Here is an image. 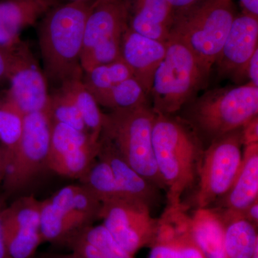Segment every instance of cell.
Instances as JSON below:
<instances>
[{"label": "cell", "instance_id": "obj_12", "mask_svg": "<svg viewBox=\"0 0 258 258\" xmlns=\"http://www.w3.org/2000/svg\"><path fill=\"white\" fill-rule=\"evenodd\" d=\"M9 88L5 98L23 115L46 111L50 92L48 83L31 49L20 41L12 48Z\"/></svg>", "mask_w": 258, "mask_h": 258}, {"label": "cell", "instance_id": "obj_38", "mask_svg": "<svg viewBox=\"0 0 258 258\" xmlns=\"http://www.w3.org/2000/svg\"><path fill=\"white\" fill-rule=\"evenodd\" d=\"M34 258H81L77 254H55V253H45L35 255Z\"/></svg>", "mask_w": 258, "mask_h": 258}, {"label": "cell", "instance_id": "obj_22", "mask_svg": "<svg viewBox=\"0 0 258 258\" xmlns=\"http://www.w3.org/2000/svg\"><path fill=\"white\" fill-rule=\"evenodd\" d=\"M64 245L81 258H135L103 225L85 227L70 237Z\"/></svg>", "mask_w": 258, "mask_h": 258}, {"label": "cell", "instance_id": "obj_33", "mask_svg": "<svg viewBox=\"0 0 258 258\" xmlns=\"http://www.w3.org/2000/svg\"><path fill=\"white\" fill-rule=\"evenodd\" d=\"M245 75L248 78L249 83L258 87V49L249 59Z\"/></svg>", "mask_w": 258, "mask_h": 258}, {"label": "cell", "instance_id": "obj_10", "mask_svg": "<svg viewBox=\"0 0 258 258\" xmlns=\"http://www.w3.org/2000/svg\"><path fill=\"white\" fill-rule=\"evenodd\" d=\"M51 128L52 123L46 111L24 115L18 152L3 180L7 195L21 191L47 168Z\"/></svg>", "mask_w": 258, "mask_h": 258}, {"label": "cell", "instance_id": "obj_20", "mask_svg": "<svg viewBox=\"0 0 258 258\" xmlns=\"http://www.w3.org/2000/svg\"><path fill=\"white\" fill-rule=\"evenodd\" d=\"M258 200V143L244 146L242 164L230 189L218 200L219 210L243 215Z\"/></svg>", "mask_w": 258, "mask_h": 258}, {"label": "cell", "instance_id": "obj_3", "mask_svg": "<svg viewBox=\"0 0 258 258\" xmlns=\"http://www.w3.org/2000/svg\"><path fill=\"white\" fill-rule=\"evenodd\" d=\"M235 17L234 0H198L174 12L169 38L182 42L211 70Z\"/></svg>", "mask_w": 258, "mask_h": 258}, {"label": "cell", "instance_id": "obj_2", "mask_svg": "<svg viewBox=\"0 0 258 258\" xmlns=\"http://www.w3.org/2000/svg\"><path fill=\"white\" fill-rule=\"evenodd\" d=\"M152 146L158 169L167 191V208H181V197L198 177L205 151L201 140L186 123L171 115L156 113Z\"/></svg>", "mask_w": 258, "mask_h": 258}, {"label": "cell", "instance_id": "obj_19", "mask_svg": "<svg viewBox=\"0 0 258 258\" xmlns=\"http://www.w3.org/2000/svg\"><path fill=\"white\" fill-rule=\"evenodd\" d=\"M98 159L106 162L122 192L128 198L137 199L152 207L157 201V186L141 176L128 165L111 140L101 135Z\"/></svg>", "mask_w": 258, "mask_h": 258}, {"label": "cell", "instance_id": "obj_26", "mask_svg": "<svg viewBox=\"0 0 258 258\" xmlns=\"http://www.w3.org/2000/svg\"><path fill=\"white\" fill-rule=\"evenodd\" d=\"M93 95L99 106L109 108L111 111L128 109L147 104L149 96L134 77Z\"/></svg>", "mask_w": 258, "mask_h": 258}, {"label": "cell", "instance_id": "obj_21", "mask_svg": "<svg viewBox=\"0 0 258 258\" xmlns=\"http://www.w3.org/2000/svg\"><path fill=\"white\" fill-rule=\"evenodd\" d=\"M128 27L141 35L166 42L174 10L166 0H126Z\"/></svg>", "mask_w": 258, "mask_h": 258}, {"label": "cell", "instance_id": "obj_24", "mask_svg": "<svg viewBox=\"0 0 258 258\" xmlns=\"http://www.w3.org/2000/svg\"><path fill=\"white\" fill-rule=\"evenodd\" d=\"M224 223V242L227 258H252L258 247L257 227L243 215L219 210Z\"/></svg>", "mask_w": 258, "mask_h": 258}, {"label": "cell", "instance_id": "obj_29", "mask_svg": "<svg viewBox=\"0 0 258 258\" xmlns=\"http://www.w3.org/2000/svg\"><path fill=\"white\" fill-rule=\"evenodd\" d=\"M134 77L132 71L121 58L100 64L83 73V84L92 94L109 89L122 81Z\"/></svg>", "mask_w": 258, "mask_h": 258}, {"label": "cell", "instance_id": "obj_18", "mask_svg": "<svg viewBox=\"0 0 258 258\" xmlns=\"http://www.w3.org/2000/svg\"><path fill=\"white\" fill-rule=\"evenodd\" d=\"M56 5L52 0L0 2V48L11 50L21 41L23 30L36 23Z\"/></svg>", "mask_w": 258, "mask_h": 258}, {"label": "cell", "instance_id": "obj_30", "mask_svg": "<svg viewBox=\"0 0 258 258\" xmlns=\"http://www.w3.org/2000/svg\"><path fill=\"white\" fill-rule=\"evenodd\" d=\"M47 113L52 123L69 125L89 134L74 100L63 88H56L50 93Z\"/></svg>", "mask_w": 258, "mask_h": 258}, {"label": "cell", "instance_id": "obj_8", "mask_svg": "<svg viewBox=\"0 0 258 258\" xmlns=\"http://www.w3.org/2000/svg\"><path fill=\"white\" fill-rule=\"evenodd\" d=\"M128 27L126 0L93 3L83 35L81 59L83 73L121 58L122 37Z\"/></svg>", "mask_w": 258, "mask_h": 258}, {"label": "cell", "instance_id": "obj_39", "mask_svg": "<svg viewBox=\"0 0 258 258\" xmlns=\"http://www.w3.org/2000/svg\"><path fill=\"white\" fill-rule=\"evenodd\" d=\"M57 4L58 1H63L64 3H76V2H92V0H52ZM96 1V0H93Z\"/></svg>", "mask_w": 258, "mask_h": 258}, {"label": "cell", "instance_id": "obj_5", "mask_svg": "<svg viewBox=\"0 0 258 258\" xmlns=\"http://www.w3.org/2000/svg\"><path fill=\"white\" fill-rule=\"evenodd\" d=\"M156 113L149 103L104 113L101 135L111 140L128 165L144 179L166 189L152 146Z\"/></svg>", "mask_w": 258, "mask_h": 258}, {"label": "cell", "instance_id": "obj_4", "mask_svg": "<svg viewBox=\"0 0 258 258\" xmlns=\"http://www.w3.org/2000/svg\"><path fill=\"white\" fill-rule=\"evenodd\" d=\"M210 71L184 44L169 38L165 56L153 78L149 94L153 111L164 115L179 111L205 87Z\"/></svg>", "mask_w": 258, "mask_h": 258}, {"label": "cell", "instance_id": "obj_23", "mask_svg": "<svg viewBox=\"0 0 258 258\" xmlns=\"http://www.w3.org/2000/svg\"><path fill=\"white\" fill-rule=\"evenodd\" d=\"M189 232L205 258H227L224 223L217 209L198 208L189 217Z\"/></svg>", "mask_w": 258, "mask_h": 258}, {"label": "cell", "instance_id": "obj_16", "mask_svg": "<svg viewBox=\"0 0 258 258\" xmlns=\"http://www.w3.org/2000/svg\"><path fill=\"white\" fill-rule=\"evenodd\" d=\"M258 49V18L243 13L236 16L216 61L219 73L234 77L244 76Z\"/></svg>", "mask_w": 258, "mask_h": 258}, {"label": "cell", "instance_id": "obj_14", "mask_svg": "<svg viewBox=\"0 0 258 258\" xmlns=\"http://www.w3.org/2000/svg\"><path fill=\"white\" fill-rule=\"evenodd\" d=\"M5 242L10 258H34L42 243L40 201L21 197L3 210Z\"/></svg>", "mask_w": 258, "mask_h": 258}, {"label": "cell", "instance_id": "obj_41", "mask_svg": "<svg viewBox=\"0 0 258 258\" xmlns=\"http://www.w3.org/2000/svg\"><path fill=\"white\" fill-rule=\"evenodd\" d=\"M103 1H107V0H96L95 2H103Z\"/></svg>", "mask_w": 258, "mask_h": 258}, {"label": "cell", "instance_id": "obj_37", "mask_svg": "<svg viewBox=\"0 0 258 258\" xmlns=\"http://www.w3.org/2000/svg\"><path fill=\"white\" fill-rule=\"evenodd\" d=\"M166 1L169 3L174 11H175V10L186 8L196 3L198 0H166Z\"/></svg>", "mask_w": 258, "mask_h": 258}, {"label": "cell", "instance_id": "obj_17", "mask_svg": "<svg viewBox=\"0 0 258 258\" xmlns=\"http://www.w3.org/2000/svg\"><path fill=\"white\" fill-rule=\"evenodd\" d=\"M166 42L141 35L129 27L125 30L120 45V57L132 71L148 96L153 78L165 56Z\"/></svg>", "mask_w": 258, "mask_h": 258}, {"label": "cell", "instance_id": "obj_15", "mask_svg": "<svg viewBox=\"0 0 258 258\" xmlns=\"http://www.w3.org/2000/svg\"><path fill=\"white\" fill-rule=\"evenodd\" d=\"M186 208H166L148 258H205L189 232Z\"/></svg>", "mask_w": 258, "mask_h": 258}, {"label": "cell", "instance_id": "obj_40", "mask_svg": "<svg viewBox=\"0 0 258 258\" xmlns=\"http://www.w3.org/2000/svg\"><path fill=\"white\" fill-rule=\"evenodd\" d=\"M252 258H258V247L254 250L253 254H252Z\"/></svg>", "mask_w": 258, "mask_h": 258}, {"label": "cell", "instance_id": "obj_31", "mask_svg": "<svg viewBox=\"0 0 258 258\" xmlns=\"http://www.w3.org/2000/svg\"><path fill=\"white\" fill-rule=\"evenodd\" d=\"M241 134L244 147L248 144L258 143V115L241 128Z\"/></svg>", "mask_w": 258, "mask_h": 258}, {"label": "cell", "instance_id": "obj_6", "mask_svg": "<svg viewBox=\"0 0 258 258\" xmlns=\"http://www.w3.org/2000/svg\"><path fill=\"white\" fill-rule=\"evenodd\" d=\"M258 115V87L252 83L208 91L190 106L188 122L211 139L242 128Z\"/></svg>", "mask_w": 258, "mask_h": 258}, {"label": "cell", "instance_id": "obj_11", "mask_svg": "<svg viewBox=\"0 0 258 258\" xmlns=\"http://www.w3.org/2000/svg\"><path fill=\"white\" fill-rule=\"evenodd\" d=\"M99 219L113 238L134 256L152 244L159 229V218L152 217L151 207L137 199H115L102 203Z\"/></svg>", "mask_w": 258, "mask_h": 258}, {"label": "cell", "instance_id": "obj_32", "mask_svg": "<svg viewBox=\"0 0 258 258\" xmlns=\"http://www.w3.org/2000/svg\"><path fill=\"white\" fill-rule=\"evenodd\" d=\"M13 54L11 50L0 48V85L8 81Z\"/></svg>", "mask_w": 258, "mask_h": 258}, {"label": "cell", "instance_id": "obj_35", "mask_svg": "<svg viewBox=\"0 0 258 258\" xmlns=\"http://www.w3.org/2000/svg\"><path fill=\"white\" fill-rule=\"evenodd\" d=\"M243 216L246 220H248L250 223L257 227L258 225V200L244 210Z\"/></svg>", "mask_w": 258, "mask_h": 258}, {"label": "cell", "instance_id": "obj_13", "mask_svg": "<svg viewBox=\"0 0 258 258\" xmlns=\"http://www.w3.org/2000/svg\"><path fill=\"white\" fill-rule=\"evenodd\" d=\"M52 123L47 168L60 176L80 179L96 160L99 141L62 123Z\"/></svg>", "mask_w": 258, "mask_h": 258}, {"label": "cell", "instance_id": "obj_27", "mask_svg": "<svg viewBox=\"0 0 258 258\" xmlns=\"http://www.w3.org/2000/svg\"><path fill=\"white\" fill-rule=\"evenodd\" d=\"M24 115L6 98L0 99V146L4 150L7 169L18 152Z\"/></svg>", "mask_w": 258, "mask_h": 258}, {"label": "cell", "instance_id": "obj_34", "mask_svg": "<svg viewBox=\"0 0 258 258\" xmlns=\"http://www.w3.org/2000/svg\"><path fill=\"white\" fill-rule=\"evenodd\" d=\"M3 202L0 201V258H10L7 248L6 242L3 227V210L4 208Z\"/></svg>", "mask_w": 258, "mask_h": 258}, {"label": "cell", "instance_id": "obj_28", "mask_svg": "<svg viewBox=\"0 0 258 258\" xmlns=\"http://www.w3.org/2000/svg\"><path fill=\"white\" fill-rule=\"evenodd\" d=\"M79 180L101 203L115 199L128 198L117 184L109 166L98 157Z\"/></svg>", "mask_w": 258, "mask_h": 258}, {"label": "cell", "instance_id": "obj_7", "mask_svg": "<svg viewBox=\"0 0 258 258\" xmlns=\"http://www.w3.org/2000/svg\"><path fill=\"white\" fill-rule=\"evenodd\" d=\"M102 203L86 186L68 185L40 201L42 242L64 245L74 234L99 219Z\"/></svg>", "mask_w": 258, "mask_h": 258}, {"label": "cell", "instance_id": "obj_1", "mask_svg": "<svg viewBox=\"0 0 258 258\" xmlns=\"http://www.w3.org/2000/svg\"><path fill=\"white\" fill-rule=\"evenodd\" d=\"M94 2L64 3L51 8L39 25V46L47 83L60 87L82 80L85 25Z\"/></svg>", "mask_w": 258, "mask_h": 258}, {"label": "cell", "instance_id": "obj_9", "mask_svg": "<svg viewBox=\"0 0 258 258\" xmlns=\"http://www.w3.org/2000/svg\"><path fill=\"white\" fill-rule=\"evenodd\" d=\"M242 147L239 128L214 139L204 151L195 196L198 209L210 208L230 189L242 164Z\"/></svg>", "mask_w": 258, "mask_h": 258}, {"label": "cell", "instance_id": "obj_25", "mask_svg": "<svg viewBox=\"0 0 258 258\" xmlns=\"http://www.w3.org/2000/svg\"><path fill=\"white\" fill-rule=\"evenodd\" d=\"M60 87L67 91L73 98L91 139L95 142H98L103 128L104 113H102L95 97L83 84L82 80L69 81Z\"/></svg>", "mask_w": 258, "mask_h": 258}, {"label": "cell", "instance_id": "obj_36", "mask_svg": "<svg viewBox=\"0 0 258 258\" xmlns=\"http://www.w3.org/2000/svg\"><path fill=\"white\" fill-rule=\"evenodd\" d=\"M244 13L258 18V0H240Z\"/></svg>", "mask_w": 258, "mask_h": 258}]
</instances>
